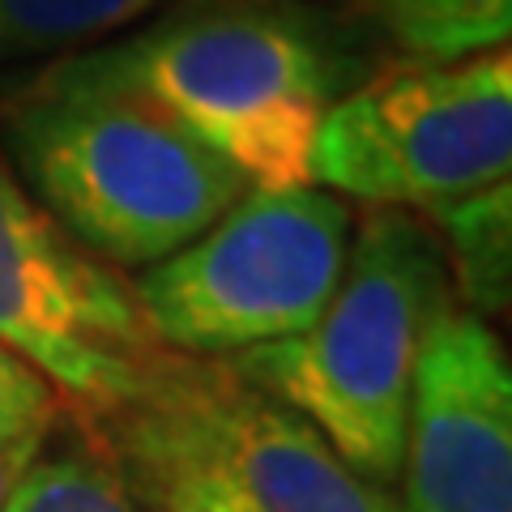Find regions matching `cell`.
Segmentation results:
<instances>
[{"label": "cell", "mask_w": 512, "mask_h": 512, "mask_svg": "<svg viewBox=\"0 0 512 512\" xmlns=\"http://www.w3.org/2000/svg\"><path fill=\"white\" fill-rule=\"evenodd\" d=\"M60 69L146 99L256 192L308 184L312 137L338 94L329 43L286 0H180L158 26Z\"/></svg>", "instance_id": "obj_1"}, {"label": "cell", "mask_w": 512, "mask_h": 512, "mask_svg": "<svg viewBox=\"0 0 512 512\" xmlns=\"http://www.w3.org/2000/svg\"><path fill=\"white\" fill-rule=\"evenodd\" d=\"M453 312L444 244L402 210H367L346 274L299 338L227 359L239 380L308 419L359 478H402L419 363Z\"/></svg>", "instance_id": "obj_2"}, {"label": "cell", "mask_w": 512, "mask_h": 512, "mask_svg": "<svg viewBox=\"0 0 512 512\" xmlns=\"http://www.w3.org/2000/svg\"><path fill=\"white\" fill-rule=\"evenodd\" d=\"M22 188L116 265H158L244 197V175L146 99L52 64L5 116Z\"/></svg>", "instance_id": "obj_3"}, {"label": "cell", "mask_w": 512, "mask_h": 512, "mask_svg": "<svg viewBox=\"0 0 512 512\" xmlns=\"http://www.w3.org/2000/svg\"><path fill=\"white\" fill-rule=\"evenodd\" d=\"M90 419L150 495L192 487L227 512H402L227 359L158 350L137 389Z\"/></svg>", "instance_id": "obj_4"}, {"label": "cell", "mask_w": 512, "mask_h": 512, "mask_svg": "<svg viewBox=\"0 0 512 512\" xmlns=\"http://www.w3.org/2000/svg\"><path fill=\"white\" fill-rule=\"evenodd\" d=\"M350 227V205L312 184L248 192L133 282L137 308L158 346L192 359L299 338L346 274Z\"/></svg>", "instance_id": "obj_5"}, {"label": "cell", "mask_w": 512, "mask_h": 512, "mask_svg": "<svg viewBox=\"0 0 512 512\" xmlns=\"http://www.w3.org/2000/svg\"><path fill=\"white\" fill-rule=\"evenodd\" d=\"M508 171V47L461 64L384 69L346 99H333L308 154V184L402 214H440L508 184Z\"/></svg>", "instance_id": "obj_6"}, {"label": "cell", "mask_w": 512, "mask_h": 512, "mask_svg": "<svg viewBox=\"0 0 512 512\" xmlns=\"http://www.w3.org/2000/svg\"><path fill=\"white\" fill-rule=\"evenodd\" d=\"M0 346L90 414L141 384L158 338L133 286L69 239L0 158Z\"/></svg>", "instance_id": "obj_7"}, {"label": "cell", "mask_w": 512, "mask_h": 512, "mask_svg": "<svg viewBox=\"0 0 512 512\" xmlns=\"http://www.w3.org/2000/svg\"><path fill=\"white\" fill-rule=\"evenodd\" d=\"M402 512H512V372L487 320L453 308L406 414Z\"/></svg>", "instance_id": "obj_8"}, {"label": "cell", "mask_w": 512, "mask_h": 512, "mask_svg": "<svg viewBox=\"0 0 512 512\" xmlns=\"http://www.w3.org/2000/svg\"><path fill=\"white\" fill-rule=\"evenodd\" d=\"M350 13L384 30L414 64H461L504 52L512 0H342Z\"/></svg>", "instance_id": "obj_9"}, {"label": "cell", "mask_w": 512, "mask_h": 512, "mask_svg": "<svg viewBox=\"0 0 512 512\" xmlns=\"http://www.w3.org/2000/svg\"><path fill=\"white\" fill-rule=\"evenodd\" d=\"M431 218L444 231V261H453L457 295L466 299V312L478 320L504 316L512 295V188L495 184Z\"/></svg>", "instance_id": "obj_10"}, {"label": "cell", "mask_w": 512, "mask_h": 512, "mask_svg": "<svg viewBox=\"0 0 512 512\" xmlns=\"http://www.w3.org/2000/svg\"><path fill=\"white\" fill-rule=\"evenodd\" d=\"M158 5L163 0H0V64L69 52Z\"/></svg>", "instance_id": "obj_11"}, {"label": "cell", "mask_w": 512, "mask_h": 512, "mask_svg": "<svg viewBox=\"0 0 512 512\" xmlns=\"http://www.w3.org/2000/svg\"><path fill=\"white\" fill-rule=\"evenodd\" d=\"M5 512H137V504L124 474L107 461L86 453H39L18 478Z\"/></svg>", "instance_id": "obj_12"}, {"label": "cell", "mask_w": 512, "mask_h": 512, "mask_svg": "<svg viewBox=\"0 0 512 512\" xmlns=\"http://www.w3.org/2000/svg\"><path fill=\"white\" fill-rule=\"evenodd\" d=\"M56 389L13 350L0 346V444L26 431H52Z\"/></svg>", "instance_id": "obj_13"}, {"label": "cell", "mask_w": 512, "mask_h": 512, "mask_svg": "<svg viewBox=\"0 0 512 512\" xmlns=\"http://www.w3.org/2000/svg\"><path fill=\"white\" fill-rule=\"evenodd\" d=\"M47 444V431H26V436H13L0 444V512H5L13 487H18V478L26 474V466L43 453Z\"/></svg>", "instance_id": "obj_14"}, {"label": "cell", "mask_w": 512, "mask_h": 512, "mask_svg": "<svg viewBox=\"0 0 512 512\" xmlns=\"http://www.w3.org/2000/svg\"><path fill=\"white\" fill-rule=\"evenodd\" d=\"M154 500H158V508H163V512H227L222 504H214L210 495H201L192 487H167V491H158Z\"/></svg>", "instance_id": "obj_15"}]
</instances>
